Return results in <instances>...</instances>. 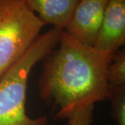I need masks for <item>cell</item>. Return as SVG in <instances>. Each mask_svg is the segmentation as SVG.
Masks as SVG:
<instances>
[{
	"label": "cell",
	"instance_id": "cell-7",
	"mask_svg": "<svg viewBox=\"0 0 125 125\" xmlns=\"http://www.w3.org/2000/svg\"><path fill=\"white\" fill-rule=\"evenodd\" d=\"M106 78L110 87L125 86V50L119 49L115 53L107 69Z\"/></svg>",
	"mask_w": 125,
	"mask_h": 125
},
{
	"label": "cell",
	"instance_id": "cell-4",
	"mask_svg": "<svg viewBox=\"0 0 125 125\" xmlns=\"http://www.w3.org/2000/svg\"><path fill=\"white\" fill-rule=\"evenodd\" d=\"M108 0H79L64 31L84 45L93 47Z\"/></svg>",
	"mask_w": 125,
	"mask_h": 125
},
{
	"label": "cell",
	"instance_id": "cell-5",
	"mask_svg": "<svg viewBox=\"0 0 125 125\" xmlns=\"http://www.w3.org/2000/svg\"><path fill=\"white\" fill-rule=\"evenodd\" d=\"M125 44V0H108L94 47L115 53Z\"/></svg>",
	"mask_w": 125,
	"mask_h": 125
},
{
	"label": "cell",
	"instance_id": "cell-1",
	"mask_svg": "<svg viewBox=\"0 0 125 125\" xmlns=\"http://www.w3.org/2000/svg\"><path fill=\"white\" fill-rule=\"evenodd\" d=\"M58 45L44 58L39 91L43 99L59 107L56 118L65 119L78 108L108 99L106 73L115 52L84 45L64 30Z\"/></svg>",
	"mask_w": 125,
	"mask_h": 125
},
{
	"label": "cell",
	"instance_id": "cell-6",
	"mask_svg": "<svg viewBox=\"0 0 125 125\" xmlns=\"http://www.w3.org/2000/svg\"><path fill=\"white\" fill-rule=\"evenodd\" d=\"M31 10L45 23L64 30L79 0H27Z\"/></svg>",
	"mask_w": 125,
	"mask_h": 125
},
{
	"label": "cell",
	"instance_id": "cell-8",
	"mask_svg": "<svg viewBox=\"0 0 125 125\" xmlns=\"http://www.w3.org/2000/svg\"><path fill=\"white\" fill-rule=\"evenodd\" d=\"M108 99L111 102L112 117L117 125H125V86L110 87Z\"/></svg>",
	"mask_w": 125,
	"mask_h": 125
},
{
	"label": "cell",
	"instance_id": "cell-2",
	"mask_svg": "<svg viewBox=\"0 0 125 125\" xmlns=\"http://www.w3.org/2000/svg\"><path fill=\"white\" fill-rule=\"evenodd\" d=\"M61 29L53 28L38 37L26 53L0 79V125H48L46 116L31 118L26 111L30 72L58 45Z\"/></svg>",
	"mask_w": 125,
	"mask_h": 125
},
{
	"label": "cell",
	"instance_id": "cell-3",
	"mask_svg": "<svg viewBox=\"0 0 125 125\" xmlns=\"http://www.w3.org/2000/svg\"><path fill=\"white\" fill-rule=\"evenodd\" d=\"M45 25L27 0H0V79L30 48Z\"/></svg>",
	"mask_w": 125,
	"mask_h": 125
},
{
	"label": "cell",
	"instance_id": "cell-9",
	"mask_svg": "<svg viewBox=\"0 0 125 125\" xmlns=\"http://www.w3.org/2000/svg\"><path fill=\"white\" fill-rule=\"evenodd\" d=\"M94 105H87L78 108L67 117L68 125H91L93 121Z\"/></svg>",
	"mask_w": 125,
	"mask_h": 125
}]
</instances>
